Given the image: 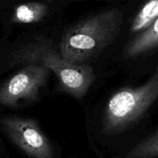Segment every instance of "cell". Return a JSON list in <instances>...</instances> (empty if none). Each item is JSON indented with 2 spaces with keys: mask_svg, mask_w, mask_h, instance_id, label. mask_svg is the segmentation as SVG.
I'll return each instance as SVG.
<instances>
[{
  "mask_svg": "<svg viewBox=\"0 0 158 158\" xmlns=\"http://www.w3.org/2000/svg\"><path fill=\"white\" fill-rule=\"evenodd\" d=\"M123 13L111 9L81 20L62 36L60 50L68 63L85 65L111 44L120 32Z\"/></svg>",
  "mask_w": 158,
  "mask_h": 158,
  "instance_id": "1",
  "label": "cell"
},
{
  "mask_svg": "<svg viewBox=\"0 0 158 158\" xmlns=\"http://www.w3.org/2000/svg\"><path fill=\"white\" fill-rule=\"evenodd\" d=\"M10 66L40 64L54 73L62 89L77 99L87 94L94 80V73L88 65H75L64 60L50 40L37 37L23 45L9 56Z\"/></svg>",
  "mask_w": 158,
  "mask_h": 158,
  "instance_id": "2",
  "label": "cell"
},
{
  "mask_svg": "<svg viewBox=\"0 0 158 158\" xmlns=\"http://www.w3.org/2000/svg\"><path fill=\"white\" fill-rule=\"evenodd\" d=\"M158 98V66L144 84L124 88L107 102L102 117V133L120 134L135 124Z\"/></svg>",
  "mask_w": 158,
  "mask_h": 158,
  "instance_id": "3",
  "label": "cell"
},
{
  "mask_svg": "<svg viewBox=\"0 0 158 158\" xmlns=\"http://www.w3.org/2000/svg\"><path fill=\"white\" fill-rule=\"evenodd\" d=\"M51 71L40 64H28L0 86V105L15 107L38 98Z\"/></svg>",
  "mask_w": 158,
  "mask_h": 158,
  "instance_id": "4",
  "label": "cell"
},
{
  "mask_svg": "<svg viewBox=\"0 0 158 158\" xmlns=\"http://www.w3.org/2000/svg\"><path fill=\"white\" fill-rule=\"evenodd\" d=\"M0 125L11 141L31 158H54V148L49 139L31 118L6 116Z\"/></svg>",
  "mask_w": 158,
  "mask_h": 158,
  "instance_id": "5",
  "label": "cell"
},
{
  "mask_svg": "<svg viewBox=\"0 0 158 158\" xmlns=\"http://www.w3.org/2000/svg\"><path fill=\"white\" fill-rule=\"evenodd\" d=\"M158 46V18L126 45L125 56L134 58Z\"/></svg>",
  "mask_w": 158,
  "mask_h": 158,
  "instance_id": "6",
  "label": "cell"
},
{
  "mask_svg": "<svg viewBox=\"0 0 158 158\" xmlns=\"http://www.w3.org/2000/svg\"><path fill=\"white\" fill-rule=\"evenodd\" d=\"M48 13V8L45 4L38 2H30L15 8L12 20L17 23H37L43 19Z\"/></svg>",
  "mask_w": 158,
  "mask_h": 158,
  "instance_id": "7",
  "label": "cell"
},
{
  "mask_svg": "<svg viewBox=\"0 0 158 158\" xmlns=\"http://www.w3.org/2000/svg\"><path fill=\"white\" fill-rule=\"evenodd\" d=\"M158 18V0H150L133 19L131 32H142L150 26Z\"/></svg>",
  "mask_w": 158,
  "mask_h": 158,
  "instance_id": "8",
  "label": "cell"
},
{
  "mask_svg": "<svg viewBox=\"0 0 158 158\" xmlns=\"http://www.w3.org/2000/svg\"><path fill=\"white\" fill-rule=\"evenodd\" d=\"M158 157V131L130 150L126 158Z\"/></svg>",
  "mask_w": 158,
  "mask_h": 158,
  "instance_id": "9",
  "label": "cell"
}]
</instances>
